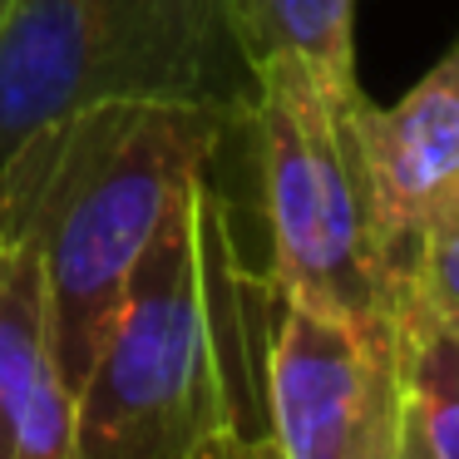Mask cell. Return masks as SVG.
Wrapping results in <instances>:
<instances>
[{
	"instance_id": "obj_2",
	"label": "cell",
	"mask_w": 459,
	"mask_h": 459,
	"mask_svg": "<svg viewBox=\"0 0 459 459\" xmlns=\"http://www.w3.org/2000/svg\"><path fill=\"white\" fill-rule=\"evenodd\" d=\"M257 74L228 0H11L0 21V169L94 104H198L247 119Z\"/></svg>"
},
{
	"instance_id": "obj_9",
	"label": "cell",
	"mask_w": 459,
	"mask_h": 459,
	"mask_svg": "<svg viewBox=\"0 0 459 459\" xmlns=\"http://www.w3.org/2000/svg\"><path fill=\"white\" fill-rule=\"evenodd\" d=\"M405 291L415 301H425L459 336V193L425 228V238H420L415 257L405 267Z\"/></svg>"
},
{
	"instance_id": "obj_1",
	"label": "cell",
	"mask_w": 459,
	"mask_h": 459,
	"mask_svg": "<svg viewBox=\"0 0 459 459\" xmlns=\"http://www.w3.org/2000/svg\"><path fill=\"white\" fill-rule=\"evenodd\" d=\"M242 119L198 104H94L30 134L0 169V242L35 238L50 336L80 390L159 228Z\"/></svg>"
},
{
	"instance_id": "obj_4",
	"label": "cell",
	"mask_w": 459,
	"mask_h": 459,
	"mask_svg": "<svg viewBox=\"0 0 459 459\" xmlns=\"http://www.w3.org/2000/svg\"><path fill=\"white\" fill-rule=\"evenodd\" d=\"M262 400L272 459H390L405 405L400 326H360L267 281Z\"/></svg>"
},
{
	"instance_id": "obj_6",
	"label": "cell",
	"mask_w": 459,
	"mask_h": 459,
	"mask_svg": "<svg viewBox=\"0 0 459 459\" xmlns=\"http://www.w3.org/2000/svg\"><path fill=\"white\" fill-rule=\"evenodd\" d=\"M55 370L60 366L40 247L35 238H11L0 242V459H11L15 425Z\"/></svg>"
},
{
	"instance_id": "obj_11",
	"label": "cell",
	"mask_w": 459,
	"mask_h": 459,
	"mask_svg": "<svg viewBox=\"0 0 459 459\" xmlns=\"http://www.w3.org/2000/svg\"><path fill=\"white\" fill-rule=\"evenodd\" d=\"M390 459H435V449H429V435H425V425H420V415H415V405H410V395H405V405H400V425H395V445H390Z\"/></svg>"
},
{
	"instance_id": "obj_7",
	"label": "cell",
	"mask_w": 459,
	"mask_h": 459,
	"mask_svg": "<svg viewBox=\"0 0 459 459\" xmlns=\"http://www.w3.org/2000/svg\"><path fill=\"white\" fill-rule=\"evenodd\" d=\"M228 21L252 74L277 55H297L331 80H356V0H228Z\"/></svg>"
},
{
	"instance_id": "obj_12",
	"label": "cell",
	"mask_w": 459,
	"mask_h": 459,
	"mask_svg": "<svg viewBox=\"0 0 459 459\" xmlns=\"http://www.w3.org/2000/svg\"><path fill=\"white\" fill-rule=\"evenodd\" d=\"M5 11H11V0H0V21H5Z\"/></svg>"
},
{
	"instance_id": "obj_3",
	"label": "cell",
	"mask_w": 459,
	"mask_h": 459,
	"mask_svg": "<svg viewBox=\"0 0 459 459\" xmlns=\"http://www.w3.org/2000/svg\"><path fill=\"white\" fill-rule=\"evenodd\" d=\"M360 84L297 55L257 65L247 139L257 149L272 267L267 281L360 326H400L405 277L390 262L360 159Z\"/></svg>"
},
{
	"instance_id": "obj_8",
	"label": "cell",
	"mask_w": 459,
	"mask_h": 459,
	"mask_svg": "<svg viewBox=\"0 0 459 459\" xmlns=\"http://www.w3.org/2000/svg\"><path fill=\"white\" fill-rule=\"evenodd\" d=\"M400 376L435 459H459V336L410 291L400 297Z\"/></svg>"
},
{
	"instance_id": "obj_5",
	"label": "cell",
	"mask_w": 459,
	"mask_h": 459,
	"mask_svg": "<svg viewBox=\"0 0 459 459\" xmlns=\"http://www.w3.org/2000/svg\"><path fill=\"white\" fill-rule=\"evenodd\" d=\"M356 134L380 238L405 277L425 228L459 193V40L420 74L400 104L380 109L360 100Z\"/></svg>"
},
{
	"instance_id": "obj_10",
	"label": "cell",
	"mask_w": 459,
	"mask_h": 459,
	"mask_svg": "<svg viewBox=\"0 0 459 459\" xmlns=\"http://www.w3.org/2000/svg\"><path fill=\"white\" fill-rule=\"evenodd\" d=\"M11 459H80V445H74V390L65 385L60 370L25 405L11 439Z\"/></svg>"
}]
</instances>
